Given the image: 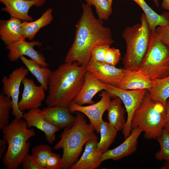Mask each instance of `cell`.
<instances>
[{"label":"cell","instance_id":"cell-1","mask_svg":"<svg viewBox=\"0 0 169 169\" xmlns=\"http://www.w3.org/2000/svg\"><path fill=\"white\" fill-rule=\"evenodd\" d=\"M83 12L76 25L75 37L68 51L64 63L77 62L85 66L90 60V51L98 44L111 46L113 40L110 29L103 25V20L95 16L91 6L82 4Z\"/></svg>","mask_w":169,"mask_h":169},{"label":"cell","instance_id":"cell-2","mask_svg":"<svg viewBox=\"0 0 169 169\" xmlns=\"http://www.w3.org/2000/svg\"><path fill=\"white\" fill-rule=\"evenodd\" d=\"M85 66L77 62L61 64L52 71L45 103L48 106L68 107L80 91L83 84Z\"/></svg>","mask_w":169,"mask_h":169},{"label":"cell","instance_id":"cell-3","mask_svg":"<svg viewBox=\"0 0 169 169\" xmlns=\"http://www.w3.org/2000/svg\"><path fill=\"white\" fill-rule=\"evenodd\" d=\"M74 121L66 128L60 136V140L53 148L62 149L61 169H70L78 161L83 146L89 140H98L95 130L88 124L82 113L76 112Z\"/></svg>","mask_w":169,"mask_h":169},{"label":"cell","instance_id":"cell-4","mask_svg":"<svg viewBox=\"0 0 169 169\" xmlns=\"http://www.w3.org/2000/svg\"><path fill=\"white\" fill-rule=\"evenodd\" d=\"M2 130L3 138L8 144L3 165L8 169H16L28 154L30 143L28 140L35 135V132L28 127L24 120L15 118Z\"/></svg>","mask_w":169,"mask_h":169},{"label":"cell","instance_id":"cell-5","mask_svg":"<svg viewBox=\"0 0 169 169\" xmlns=\"http://www.w3.org/2000/svg\"><path fill=\"white\" fill-rule=\"evenodd\" d=\"M140 19L141 23L126 27L122 34L126 44L122 59L125 69L138 70L148 47L151 31L144 13Z\"/></svg>","mask_w":169,"mask_h":169},{"label":"cell","instance_id":"cell-6","mask_svg":"<svg viewBox=\"0 0 169 169\" xmlns=\"http://www.w3.org/2000/svg\"><path fill=\"white\" fill-rule=\"evenodd\" d=\"M166 120V106L152 100L148 91L134 112L131 126L141 128L146 139H156L161 134Z\"/></svg>","mask_w":169,"mask_h":169},{"label":"cell","instance_id":"cell-7","mask_svg":"<svg viewBox=\"0 0 169 169\" xmlns=\"http://www.w3.org/2000/svg\"><path fill=\"white\" fill-rule=\"evenodd\" d=\"M138 70L152 80L169 76V46L151 31L148 47Z\"/></svg>","mask_w":169,"mask_h":169},{"label":"cell","instance_id":"cell-8","mask_svg":"<svg viewBox=\"0 0 169 169\" xmlns=\"http://www.w3.org/2000/svg\"><path fill=\"white\" fill-rule=\"evenodd\" d=\"M105 90L109 94L111 98L117 97L120 98L125 105L127 119L122 130L125 139L129 136L132 130L131 121L134 112L141 104L148 90L146 89L125 90L108 84Z\"/></svg>","mask_w":169,"mask_h":169},{"label":"cell","instance_id":"cell-9","mask_svg":"<svg viewBox=\"0 0 169 169\" xmlns=\"http://www.w3.org/2000/svg\"><path fill=\"white\" fill-rule=\"evenodd\" d=\"M99 95L101 97V99L96 103L89 105L83 106L72 101L68 107L71 113L78 111L85 115L97 133L100 132V124L103 120V115L107 110L111 98L109 94L104 90L102 91Z\"/></svg>","mask_w":169,"mask_h":169},{"label":"cell","instance_id":"cell-10","mask_svg":"<svg viewBox=\"0 0 169 169\" xmlns=\"http://www.w3.org/2000/svg\"><path fill=\"white\" fill-rule=\"evenodd\" d=\"M28 70L23 66L14 70L8 77L4 76L2 79L3 92L6 96L11 98L13 104L12 114L15 118H23V112L18 107V97L20 86L23 79L28 74Z\"/></svg>","mask_w":169,"mask_h":169},{"label":"cell","instance_id":"cell-11","mask_svg":"<svg viewBox=\"0 0 169 169\" xmlns=\"http://www.w3.org/2000/svg\"><path fill=\"white\" fill-rule=\"evenodd\" d=\"M22 83L23 89L22 97L18 101L19 110H26L39 108L45 97V90L41 85H37L32 79L25 77Z\"/></svg>","mask_w":169,"mask_h":169},{"label":"cell","instance_id":"cell-12","mask_svg":"<svg viewBox=\"0 0 169 169\" xmlns=\"http://www.w3.org/2000/svg\"><path fill=\"white\" fill-rule=\"evenodd\" d=\"M98 79L105 84L117 87L125 74L124 68H117L109 64L90 60L85 66Z\"/></svg>","mask_w":169,"mask_h":169},{"label":"cell","instance_id":"cell-13","mask_svg":"<svg viewBox=\"0 0 169 169\" xmlns=\"http://www.w3.org/2000/svg\"><path fill=\"white\" fill-rule=\"evenodd\" d=\"M25 39L23 38L16 43L6 46V49L9 51L8 55L9 59L11 61L14 62L17 60L21 56H26L38 63L41 66L48 67L49 64L46 61L43 55L34 49L35 46L40 47L41 43L38 41L28 42Z\"/></svg>","mask_w":169,"mask_h":169},{"label":"cell","instance_id":"cell-14","mask_svg":"<svg viewBox=\"0 0 169 169\" xmlns=\"http://www.w3.org/2000/svg\"><path fill=\"white\" fill-rule=\"evenodd\" d=\"M142 132L139 127L133 129L129 136L120 145L103 153L100 161L102 162L108 159L117 161L132 154L136 150L138 138Z\"/></svg>","mask_w":169,"mask_h":169},{"label":"cell","instance_id":"cell-15","mask_svg":"<svg viewBox=\"0 0 169 169\" xmlns=\"http://www.w3.org/2000/svg\"><path fill=\"white\" fill-rule=\"evenodd\" d=\"M46 0H0L5 6L2 11L8 13L11 17L19 19L22 21H32L33 19L28 13L33 6L41 7Z\"/></svg>","mask_w":169,"mask_h":169},{"label":"cell","instance_id":"cell-16","mask_svg":"<svg viewBox=\"0 0 169 169\" xmlns=\"http://www.w3.org/2000/svg\"><path fill=\"white\" fill-rule=\"evenodd\" d=\"M107 84L100 81L91 72L86 70L83 86L73 101L81 105L94 104V97L99 91L105 90Z\"/></svg>","mask_w":169,"mask_h":169},{"label":"cell","instance_id":"cell-17","mask_svg":"<svg viewBox=\"0 0 169 169\" xmlns=\"http://www.w3.org/2000/svg\"><path fill=\"white\" fill-rule=\"evenodd\" d=\"M23 118L28 128L34 127L44 132L46 141L52 144L55 140V133L60 129L48 122L44 117L39 108L32 109L23 113Z\"/></svg>","mask_w":169,"mask_h":169},{"label":"cell","instance_id":"cell-18","mask_svg":"<svg viewBox=\"0 0 169 169\" xmlns=\"http://www.w3.org/2000/svg\"><path fill=\"white\" fill-rule=\"evenodd\" d=\"M41 113L48 122L60 129L71 125L76 118L68 107L61 106H48L41 110Z\"/></svg>","mask_w":169,"mask_h":169},{"label":"cell","instance_id":"cell-19","mask_svg":"<svg viewBox=\"0 0 169 169\" xmlns=\"http://www.w3.org/2000/svg\"><path fill=\"white\" fill-rule=\"evenodd\" d=\"M98 140L91 139L85 143L82 156L70 169H95L100 166L101 163L100 159L102 153L97 151Z\"/></svg>","mask_w":169,"mask_h":169},{"label":"cell","instance_id":"cell-20","mask_svg":"<svg viewBox=\"0 0 169 169\" xmlns=\"http://www.w3.org/2000/svg\"><path fill=\"white\" fill-rule=\"evenodd\" d=\"M22 20L13 17L8 20H0V37L6 46L25 38L22 27Z\"/></svg>","mask_w":169,"mask_h":169},{"label":"cell","instance_id":"cell-21","mask_svg":"<svg viewBox=\"0 0 169 169\" xmlns=\"http://www.w3.org/2000/svg\"><path fill=\"white\" fill-rule=\"evenodd\" d=\"M152 80L139 70L126 69L117 88L125 90L150 89Z\"/></svg>","mask_w":169,"mask_h":169},{"label":"cell","instance_id":"cell-22","mask_svg":"<svg viewBox=\"0 0 169 169\" xmlns=\"http://www.w3.org/2000/svg\"><path fill=\"white\" fill-rule=\"evenodd\" d=\"M53 9L49 8L35 21H22V27L24 38L32 40L40 29L50 24L53 19Z\"/></svg>","mask_w":169,"mask_h":169},{"label":"cell","instance_id":"cell-23","mask_svg":"<svg viewBox=\"0 0 169 169\" xmlns=\"http://www.w3.org/2000/svg\"><path fill=\"white\" fill-rule=\"evenodd\" d=\"M141 8L144 12L151 31H155L158 26H166L169 25V13H157L146 3L145 0H132Z\"/></svg>","mask_w":169,"mask_h":169},{"label":"cell","instance_id":"cell-24","mask_svg":"<svg viewBox=\"0 0 169 169\" xmlns=\"http://www.w3.org/2000/svg\"><path fill=\"white\" fill-rule=\"evenodd\" d=\"M122 103L120 98L115 97L110 100L107 109L109 122L118 131L122 130L126 121Z\"/></svg>","mask_w":169,"mask_h":169},{"label":"cell","instance_id":"cell-25","mask_svg":"<svg viewBox=\"0 0 169 169\" xmlns=\"http://www.w3.org/2000/svg\"><path fill=\"white\" fill-rule=\"evenodd\" d=\"M19 59L44 90H48L49 82L52 71L47 67L41 66L31 59H28L23 56H21Z\"/></svg>","mask_w":169,"mask_h":169},{"label":"cell","instance_id":"cell-26","mask_svg":"<svg viewBox=\"0 0 169 169\" xmlns=\"http://www.w3.org/2000/svg\"><path fill=\"white\" fill-rule=\"evenodd\" d=\"M152 80V86L147 90L150 98L165 106L169 98V76Z\"/></svg>","mask_w":169,"mask_h":169},{"label":"cell","instance_id":"cell-27","mask_svg":"<svg viewBox=\"0 0 169 169\" xmlns=\"http://www.w3.org/2000/svg\"><path fill=\"white\" fill-rule=\"evenodd\" d=\"M117 132L109 122L103 120L100 127V139L97 145V151L102 153L107 151L115 141Z\"/></svg>","mask_w":169,"mask_h":169},{"label":"cell","instance_id":"cell-28","mask_svg":"<svg viewBox=\"0 0 169 169\" xmlns=\"http://www.w3.org/2000/svg\"><path fill=\"white\" fill-rule=\"evenodd\" d=\"M11 98L5 95L3 92L0 94V129L2 130L9 124L10 113L12 110Z\"/></svg>","mask_w":169,"mask_h":169},{"label":"cell","instance_id":"cell-29","mask_svg":"<svg viewBox=\"0 0 169 169\" xmlns=\"http://www.w3.org/2000/svg\"><path fill=\"white\" fill-rule=\"evenodd\" d=\"M89 5L94 6L99 19L107 20L112 13V6L108 0H84Z\"/></svg>","mask_w":169,"mask_h":169},{"label":"cell","instance_id":"cell-30","mask_svg":"<svg viewBox=\"0 0 169 169\" xmlns=\"http://www.w3.org/2000/svg\"><path fill=\"white\" fill-rule=\"evenodd\" d=\"M156 139L160 150L155 154V158L160 161L166 160L165 164L169 165V134L164 128L161 134Z\"/></svg>","mask_w":169,"mask_h":169},{"label":"cell","instance_id":"cell-31","mask_svg":"<svg viewBox=\"0 0 169 169\" xmlns=\"http://www.w3.org/2000/svg\"><path fill=\"white\" fill-rule=\"evenodd\" d=\"M52 152L49 146L41 144L36 146L32 149L31 155L42 169H45L47 160Z\"/></svg>","mask_w":169,"mask_h":169},{"label":"cell","instance_id":"cell-32","mask_svg":"<svg viewBox=\"0 0 169 169\" xmlns=\"http://www.w3.org/2000/svg\"><path fill=\"white\" fill-rule=\"evenodd\" d=\"M120 50L109 47L106 49L105 55V63L116 66L121 59Z\"/></svg>","mask_w":169,"mask_h":169},{"label":"cell","instance_id":"cell-33","mask_svg":"<svg viewBox=\"0 0 169 169\" xmlns=\"http://www.w3.org/2000/svg\"><path fill=\"white\" fill-rule=\"evenodd\" d=\"M110 45L107 44H98L95 46L90 51V60L105 63V55L107 48Z\"/></svg>","mask_w":169,"mask_h":169},{"label":"cell","instance_id":"cell-34","mask_svg":"<svg viewBox=\"0 0 169 169\" xmlns=\"http://www.w3.org/2000/svg\"><path fill=\"white\" fill-rule=\"evenodd\" d=\"M61 169V158L59 154L52 152L47 160L45 169Z\"/></svg>","mask_w":169,"mask_h":169},{"label":"cell","instance_id":"cell-35","mask_svg":"<svg viewBox=\"0 0 169 169\" xmlns=\"http://www.w3.org/2000/svg\"><path fill=\"white\" fill-rule=\"evenodd\" d=\"M21 164L23 169H42L32 155L28 154L24 157Z\"/></svg>","mask_w":169,"mask_h":169},{"label":"cell","instance_id":"cell-36","mask_svg":"<svg viewBox=\"0 0 169 169\" xmlns=\"http://www.w3.org/2000/svg\"><path fill=\"white\" fill-rule=\"evenodd\" d=\"M155 32L159 39L169 46V25L166 26H158Z\"/></svg>","mask_w":169,"mask_h":169},{"label":"cell","instance_id":"cell-37","mask_svg":"<svg viewBox=\"0 0 169 169\" xmlns=\"http://www.w3.org/2000/svg\"><path fill=\"white\" fill-rule=\"evenodd\" d=\"M165 106L166 110V120L164 128L169 134V103L167 101Z\"/></svg>","mask_w":169,"mask_h":169},{"label":"cell","instance_id":"cell-38","mask_svg":"<svg viewBox=\"0 0 169 169\" xmlns=\"http://www.w3.org/2000/svg\"><path fill=\"white\" fill-rule=\"evenodd\" d=\"M8 144L7 141L4 139L0 140V158H2L3 154L5 150L6 145Z\"/></svg>","mask_w":169,"mask_h":169},{"label":"cell","instance_id":"cell-39","mask_svg":"<svg viewBox=\"0 0 169 169\" xmlns=\"http://www.w3.org/2000/svg\"><path fill=\"white\" fill-rule=\"evenodd\" d=\"M161 8L163 9L169 11V0H162Z\"/></svg>","mask_w":169,"mask_h":169},{"label":"cell","instance_id":"cell-40","mask_svg":"<svg viewBox=\"0 0 169 169\" xmlns=\"http://www.w3.org/2000/svg\"><path fill=\"white\" fill-rule=\"evenodd\" d=\"M162 169H169V165L165 164L164 166L161 167Z\"/></svg>","mask_w":169,"mask_h":169},{"label":"cell","instance_id":"cell-41","mask_svg":"<svg viewBox=\"0 0 169 169\" xmlns=\"http://www.w3.org/2000/svg\"><path fill=\"white\" fill-rule=\"evenodd\" d=\"M153 2H154L156 6L158 7L159 6V3L158 0H152Z\"/></svg>","mask_w":169,"mask_h":169},{"label":"cell","instance_id":"cell-42","mask_svg":"<svg viewBox=\"0 0 169 169\" xmlns=\"http://www.w3.org/2000/svg\"><path fill=\"white\" fill-rule=\"evenodd\" d=\"M110 3L112 5L113 0H108Z\"/></svg>","mask_w":169,"mask_h":169},{"label":"cell","instance_id":"cell-43","mask_svg":"<svg viewBox=\"0 0 169 169\" xmlns=\"http://www.w3.org/2000/svg\"><path fill=\"white\" fill-rule=\"evenodd\" d=\"M167 101L169 102V98L168 99V100H167Z\"/></svg>","mask_w":169,"mask_h":169}]
</instances>
